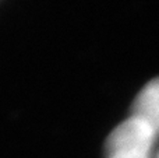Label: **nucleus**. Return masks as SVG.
<instances>
[{"instance_id":"7ed1b4c3","label":"nucleus","mask_w":159,"mask_h":158,"mask_svg":"<svg viewBox=\"0 0 159 158\" xmlns=\"http://www.w3.org/2000/svg\"><path fill=\"white\" fill-rule=\"evenodd\" d=\"M158 158H159V157H158Z\"/></svg>"},{"instance_id":"f03ea898","label":"nucleus","mask_w":159,"mask_h":158,"mask_svg":"<svg viewBox=\"0 0 159 158\" xmlns=\"http://www.w3.org/2000/svg\"><path fill=\"white\" fill-rule=\"evenodd\" d=\"M133 115L159 130V77L151 80L140 91L133 105Z\"/></svg>"},{"instance_id":"f257e3e1","label":"nucleus","mask_w":159,"mask_h":158,"mask_svg":"<svg viewBox=\"0 0 159 158\" xmlns=\"http://www.w3.org/2000/svg\"><path fill=\"white\" fill-rule=\"evenodd\" d=\"M155 134L148 122L133 115L107 137L106 158H149Z\"/></svg>"}]
</instances>
